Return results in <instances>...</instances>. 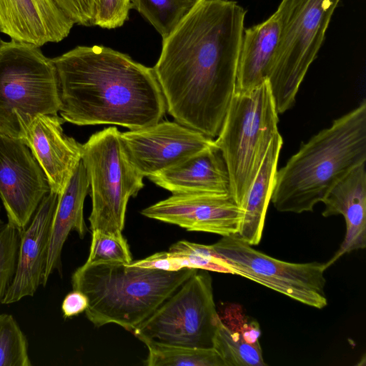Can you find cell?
Here are the masks:
<instances>
[{"label":"cell","instance_id":"cell-5","mask_svg":"<svg viewBox=\"0 0 366 366\" xmlns=\"http://www.w3.org/2000/svg\"><path fill=\"white\" fill-rule=\"evenodd\" d=\"M278 113L268 80L246 92H234L214 140L228 171L231 195L240 207L274 137Z\"/></svg>","mask_w":366,"mask_h":366},{"label":"cell","instance_id":"cell-24","mask_svg":"<svg viewBox=\"0 0 366 366\" xmlns=\"http://www.w3.org/2000/svg\"><path fill=\"white\" fill-rule=\"evenodd\" d=\"M148 348L147 366H224L213 347H191L152 341L144 342Z\"/></svg>","mask_w":366,"mask_h":366},{"label":"cell","instance_id":"cell-14","mask_svg":"<svg viewBox=\"0 0 366 366\" xmlns=\"http://www.w3.org/2000/svg\"><path fill=\"white\" fill-rule=\"evenodd\" d=\"M58 199L59 194L50 191L23 230L16 271L2 304L14 303L24 297H32L43 284Z\"/></svg>","mask_w":366,"mask_h":366},{"label":"cell","instance_id":"cell-28","mask_svg":"<svg viewBox=\"0 0 366 366\" xmlns=\"http://www.w3.org/2000/svg\"><path fill=\"white\" fill-rule=\"evenodd\" d=\"M22 232L0 219V306L16 271Z\"/></svg>","mask_w":366,"mask_h":366},{"label":"cell","instance_id":"cell-13","mask_svg":"<svg viewBox=\"0 0 366 366\" xmlns=\"http://www.w3.org/2000/svg\"><path fill=\"white\" fill-rule=\"evenodd\" d=\"M141 214L188 231L222 237L237 234L243 216L232 196L202 194H172L142 209Z\"/></svg>","mask_w":366,"mask_h":366},{"label":"cell","instance_id":"cell-18","mask_svg":"<svg viewBox=\"0 0 366 366\" xmlns=\"http://www.w3.org/2000/svg\"><path fill=\"white\" fill-rule=\"evenodd\" d=\"M322 202V216H343L346 232L340 248L327 262V269L342 256L366 247V169L360 164L337 182Z\"/></svg>","mask_w":366,"mask_h":366},{"label":"cell","instance_id":"cell-29","mask_svg":"<svg viewBox=\"0 0 366 366\" xmlns=\"http://www.w3.org/2000/svg\"><path fill=\"white\" fill-rule=\"evenodd\" d=\"M130 9L131 0H96L93 26L119 28L128 19Z\"/></svg>","mask_w":366,"mask_h":366},{"label":"cell","instance_id":"cell-23","mask_svg":"<svg viewBox=\"0 0 366 366\" xmlns=\"http://www.w3.org/2000/svg\"><path fill=\"white\" fill-rule=\"evenodd\" d=\"M212 347L224 366H265L258 342H252L224 323L219 317L212 339Z\"/></svg>","mask_w":366,"mask_h":366},{"label":"cell","instance_id":"cell-15","mask_svg":"<svg viewBox=\"0 0 366 366\" xmlns=\"http://www.w3.org/2000/svg\"><path fill=\"white\" fill-rule=\"evenodd\" d=\"M56 114H39L21 139L42 169L51 192L59 194L81 160L82 144L67 136Z\"/></svg>","mask_w":366,"mask_h":366},{"label":"cell","instance_id":"cell-33","mask_svg":"<svg viewBox=\"0 0 366 366\" xmlns=\"http://www.w3.org/2000/svg\"><path fill=\"white\" fill-rule=\"evenodd\" d=\"M0 211H1V207H0Z\"/></svg>","mask_w":366,"mask_h":366},{"label":"cell","instance_id":"cell-2","mask_svg":"<svg viewBox=\"0 0 366 366\" xmlns=\"http://www.w3.org/2000/svg\"><path fill=\"white\" fill-rule=\"evenodd\" d=\"M52 61L65 122L134 130L164 116L166 103L153 68L127 54L103 46H78Z\"/></svg>","mask_w":366,"mask_h":366},{"label":"cell","instance_id":"cell-32","mask_svg":"<svg viewBox=\"0 0 366 366\" xmlns=\"http://www.w3.org/2000/svg\"><path fill=\"white\" fill-rule=\"evenodd\" d=\"M4 41L2 40L1 37L0 36V49L1 48L3 43Z\"/></svg>","mask_w":366,"mask_h":366},{"label":"cell","instance_id":"cell-21","mask_svg":"<svg viewBox=\"0 0 366 366\" xmlns=\"http://www.w3.org/2000/svg\"><path fill=\"white\" fill-rule=\"evenodd\" d=\"M282 144V137L278 132L272 139L240 207L243 216L237 235L252 246L257 245L262 237L266 212L271 201Z\"/></svg>","mask_w":366,"mask_h":366},{"label":"cell","instance_id":"cell-7","mask_svg":"<svg viewBox=\"0 0 366 366\" xmlns=\"http://www.w3.org/2000/svg\"><path fill=\"white\" fill-rule=\"evenodd\" d=\"M340 0H282L277 51L267 77L276 109H291Z\"/></svg>","mask_w":366,"mask_h":366},{"label":"cell","instance_id":"cell-4","mask_svg":"<svg viewBox=\"0 0 366 366\" xmlns=\"http://www.w3.org/2000/svg\"><path fill=\"white\" fill-rule=\"evenodd\" d=\"M197 270L85 262L71 285L87 297L85 314L94 326L114 323L132 332Z\"/></svg>","mask_w":366,"mask_h":366},{"label":"cell","instance_id":"cell-25","mask_svg":"<svg viewBox=\"0 0 366 366\" xmlns=\"http://www.w3.org/2000/svg\"><path fill=\"white\" fill-rule=\"evenodd\" d=\"M196 0H131L139 13L161 35L167 37L190 11Z\"/></svg>","mask_w":366,"mask_h":366},{"label":"cell","instance_id":"cell-1","mask_svg":"<svg viewBox=\"0 0 366 366\" xmlns=\"http://www.w3.org/2000/svg\"><path fill=\"white\" fill-rule=\"evenodd\" d=\"M246 12L234 1L196 0L153 67L169 114L212 139L235 91Z\"/></svg>","mask_w":366,"mask_h":366},{"label":"cell","instance_id":"cell-26","mask_svg":"<svg viewBox=\"0 0 366 366\" xmlns=\"http://www.w3.org/2000/svg\"><path fill=\"white\" fill-rule=\"evenodd\" d=\"M25 335L12 315H0V366H31Z\"/></svg>","mask_w":366,"mask_h":366},{"label":"cell","instance_id":"cell-9","mask_svg":"<svg viewBox=\"0 0 366 366\" xmlns=\"http://www.w3.org/2000/svg\"><path fill=\"white\" fill-rule=\"evenodd\" d=\"M219 317L212 277L198 269L132 333L143 342L212 347Z\"/></svg>","mask_w":366,"mask_h":366},{"label":"cell","instance_id":"cell-27","mask_svg":"<svg viewBox=\"0 0 366 366\" xmlns=\"http://www.w3.org/2000/svg\"><path fill=\"white\" fill-rule=\"evenodd\" d=\"M92 232L89 254L86 263L128 265L132 262L128 243L122 234H109L99 230Z\"/></svg>","mask_w":366,"mask_h":366},{"label":"cell","instance_id":"cell-8","mask_svg":"<svg viewBox=\"0 0 366 366\" xmlns=\"http://www.w3.org/2000/svg\"><path fill=\"white\" fill-rule=\"evenodd\" d=\"M120 132L115 127L105 128L82 144L81 162L92 204V232L122 234L129 199L144 187V177L130 161Z\"/></svg>","mask_w":366,"mask_h":366},{"label":"cell","instance_id":"cell-6","mask_svg":"<svg viewBox=\"0 0 366 366\" xmlns=\"http://www.w3.org/2000/svg\"><path fill=\"white\" fill-rule=\"evenodd\" d=\"M61 100L52 59L40 47L11 39L0 49V134L22 139L39 114H56Z\"/></svg>","mask_w":366,"mask_h":366},{"label":"cell","instance_id":"cell-20","mask_svg":"<svg viewBox=\"0 0 366 366\" xmlns=\"http://www.w3.org/2000/svg\"><path fill=\"white\" fill-rule=\"evenodd\" d=\"M280 26L274 12L264 21L244 30L234 92H246L267 79L277 51Z\"/></svg>","mask_w":366,"mask_h":366},{"label":"cell","instance_id":"cell-16","mask_svg":"<svg viewBox=\"0 0 366 366\" xmlns=\"http://www.w3.org/2000/svg\"><path fill=\"white\" fill-rule=\"evenodd\" d=\"M74 22L54 0H0V31L41 46L69 34Z\"/></svg>","mask_w":366,"mask_h":366},{"label":"cell","instance_id":"cell-19","mask_svg":"<svg viewBox=\"0 0 366 366\" xmlns=\"http://www.w3.org/2000/svg\"><path fill=\"white\" fill-rule=\"evenodd\" d=\"M89 192L86 172L81 160L59 194L43 279L44 286L55 269H61V251L70 232H76L81 239L87 232L84 219V204Z\"/></svg>","mask_w":366,"mask_h":366},{"label":"cell","instance_id":"cell-12","mask_svg":"<svg viewBox=\"0 0 366 366\" xmlns=\"http://www.w3.org/2000/svg\"><path fill=\"white\" fill-rule=\"evenodd\" d=\"M50 191L42 169L26 144L0 134V198L8 222L24 230Z\"/></svg>","mask_w":366,"mask_h":366},{"label":"cell","instance_id":"cell-30","mask_svg":"<svg viewBox=\"0 0 366 366\" xmlns=\"http://www.w3.org/2000/svg\"><path fill=\"white\" fill-rule=\"evenodd\" d=\"M54 1L74 24L93 26L96 0H54Z\"/></svg>","mask_w":366,"mask_h":366},{"label":"cell","instance_id":"cell-11","mask_svg":"<svg viewBox=\"0 0 366 366\" xmlns=\"http://www.w3.org/2000/svg\"><path fill=\"white\" fill-rule=\"evenodd\" d=\"M125 151L144 177L177 165L214 144V139L177 122L160 121L120 132Z\"/></svg>","mask_w":366,"mask_h":366},{"label":"cell","instance_id":"cell-31","mask_svg":"<svg viewBox=\"0 0 366 366\" xmlns=\"http://www.w3.org/2000/svg\"><path fill=\"white\" fill-rule=\"evenodd\" d=\"M88 304L87 297L84 293L73 290L64 297L61 310L65 317H71L85 311Z\"/></svg>","mask_w":366,"mask_h":366},{"label":"cell","instance_id":"cell-10","mask_svg":"<svg viewBox=\"0 0 366 366\" xmlns=\"http://www.w3.org/2000/svg\"><path fill=\"white\" fill-rule=\"evenodd\" d=\"M211 247L232 274L312 307L322 309L327 305L325 263L280 260L255 249L237 234L224 236Z\"/></svg>","mask_w":366,"mask_h":366},{"label":"cell","instance_id":"cell-3","mask_svg":"<svg viewBox=\"0 0 366 366\" xmlns=\"http://www.w3.org/2000/svg\"><path fill=\"white\" fill-rule=\"evenodd\" d=\"M366 162V102L302 144L277 170L271 202L281 212H312L332 187Z\"/></svg>","mask_w":366,"mask_h":366},{"label":"cell","instance_id":"cell-22","mask_svg":"<svg viewBox=\"0 0 366 366\" xmlns=\"http://www.w3.org/2000/svg\"><path fill=\"white\" fill-rule=\"evenodd\" d=\"M151 263L154 268L166 271H179L187 268L232 274L224 261L214 253L211 244L185 240L173 244L168 252L154 254Z\"/></svg>","mask_w":366,"mask_h":366},{"label":"cell","instance_id":"cell-17","mask_svg":"<svg viewBox=\"0 0 366 366\" xmlns=\"http://www.w3.org/2000/svg\"><path fill=\"white\" fill-rule=\"evenodd\" d=\"M148 178L172 194L232 196L226 164L214 142L182 162Z\"/></svg>","mask_w":366,"mask_h":366}]
</instances>
